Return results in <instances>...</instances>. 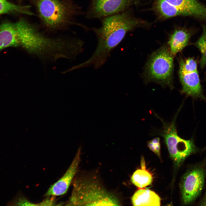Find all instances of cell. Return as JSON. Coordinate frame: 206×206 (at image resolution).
I'll return each mask as SVG.
<instances>
[{
  "mask_svg": "<svg viewBox=\"0 0 206 206\" xmlns=\"http://www.w3.org/2000/svg\"><path fill=\"white\" fill-rule=\"evenodd\" d=\"M144 23L127 10L102 18L101 26L92 29L97 39L96 49L88 59L80 64V67L92 66L96 69L100 67L127 33Z\"/></svg>",
  "mask_w": 206,
  "mask_h": 206,
  "instance_id": "cell-1",
  "label": "cell"
},
{
  "mask_svg": "<svg viewBox=\"0 0 206 206\" xmlns=\"http://www.w3.org/2000/svg\"><path fill=\"white\" fill-rule=\"evenodd\" d=\"M16 27L20 45L30 54L41 58L56 60L60 58H74L81 51L79 39L49 38L24 19L18 21Z\"/></svg>",
  "mask_w": 206,
  "mask_h": 206,
  "instance_id": "cell-2",
  "label": "cell"
},
{
  "mask_svg": "<svg viewBox=\"0 0 206 206\" xmlns=\"http://www.w3.org/2000/svg\"><path fill=\"white\" fill-rule=\"evenodd\" d=\"M68 205H119V201L96 181L78 179L74 181Z\"/></svg>",
  "mask_w": 206,
  "mask_h": 206,
  "instance_id": "cell-3",
  "label": "cell"
},
{
  "mask_svg": "<svg viewBox=\"0 0 206 206\" xmlns=\"http://www.w3.org/2000/svg\"><path fill=\"white\" fill-rule=\"evenodd\" d=\"M36 7L42 21L53 29L62 26L80 11L75 5L60 0H37Z\"/></svg>",
  "mask_w": 206,
  "mask_h": 206,
  "instance_id": "cell-4",
  "label": "cell"
},
{
  "mask_svg": "<svg viewBox=\"0 0 206 206\" xmlns=\"http://www.w3.org/2000/svg\"><path fill=\"white\" fill-rule=\"evenodd\" d=\"M174 57L166 45L154 52L146 66L145 75L148 80L172 89Z\"/></svg>",
  "mask_w": 206,
  "mask_h": 206,
  "instance_id": "cell-5",
  "label": "cell"
},
{
  "mask_svg": "<svg viewBox=\"0 0 206 206\" xmlns=\"http://www.w3.org/2000/svg\"><path fill=\"white\" fill-rule=\"evenodd\" d=\"M176 117L171 123L163 124L161 135L164 139L171 157L179 165L196 149L193 139L185 140L178 135L175 124Z\"/></svg>",
  "mask_w": 206,
  "mask_h": 206,
  "instance_id": "cell-6",
  "label": "cell"
},
{
  "mask_svg": "<svg viewBox=\"0 0 206 206\" xmlns=\"http://www.w3.org/2000/svg\"><path fill=\"white\" fill-rule=\"evenodd\" d=\"M206 170L201 165L191 167L184 175L181 183L182 199L185 205L194 201L203 188Z\"/></svg>",
  "mask_w": 206,
  "mask_h": 206,
  "instance_id": "cell-7",
  "label": "cell"
},
{
  "mask_svg": "<svg viewBox=\"0 0 206 206\" xmlns=\"http://www.w3.org/2000/svg\"><path fill=\"white\" fill-rule=\"evenodd\" d=\"M139 0H92L86 16L88 18L100 19L120 13Z\"/></svg>",
  "mask_w": 206,
  "mask_h": 206,
  "instance_id": "cell-8",
  "label": "cell"
},
{
  "mask_svg": "<svg viewBox=\"0 0 206 206\" xmlns=\"http://www.w3.org/2000/svg\"><path fill=\"white\" fill-rule=\"evenodd\" d=\"M179 74L182 86V93L195 98L206 101L203 93L197 69L188 71L179 70Z\"/></svg>",
  "mask_w": 206,
  "mask_h": 206,
  "instance_id": "cell-9",
  "label": "cell"
},
{
  "mask_svg": "<svg viewBox=\"0 0 206 206\" xmlns=\"http://www.w3.org/2000/svg\"><path fill=\"white\" fill-rule=\"evenodd\" d=\"M80 148L78 151L70 166L64 175L51 185L45 194L46 197L62 195L67 192L77 172L80 160Z\"/></svg>",
  "mask_w": 206,
  "mask_h": 206,
  "instance_id": "cell-10",
  "label": "cell"
},
{
  "mask_svg": "<svg viewBox=\"0 0 206 206\" xmlns=\"http://www.w3.org/2000/svg\"><path fill=\"white\" fill-rule=\"evenodd\" d=\"M192 34V32L185 28L175 30L168 42L169 50L174 57L188 45Z\"/></svg>",
  "mask_w": 206,
  "mask_h": 206,
  "instance_id": "cell-11",
  "label": "cell"
},
{
  "mask_svg": "<svg viewBox=\"0 0 206 206\" xmlns=\"http://www.w3.org/2000/svg\"><path fill=\"white\" fill-rule=\"evenodd\" d=\"M20 45L15 23L6 22L0 25V51L6 47Z\"/></svg>",
  "mask_w": 206,
  "mask_h": 206,
  "instance_id": "cell-12",
  "label": "cell"
},
{
  "mask_svg": "<svg viewBox=\"0 0 206 206\" xmlns=\"http://www.w3.org/2000/svg\"><path fill=\"white\" fill-rule=\"evenodd\" d=\"M134 206H160L161 199L154 191L150 190L139 188L131 199Z\"/></svg>",
  "mask_w": 206,
  "mask_h": 206,
  "instance_id": "cell-13",
  "label": "cell"
},
{
  "mask_svg": "<svg viewBox=\"0 0 206 206\" xmlns=\"http://www.w3.org/2000/svg\"><path fill=\"white\" fill-rule=\"evenodd\" d=\"M141 169L136 171L131 178L132 183L139 188H142L151 184L153 180L152 174L146 169L143 158L141 162Z\"/></svg>",
  "mask_w": 206,
  "mask_h": 206,
  "instance_id": "cell-14",
  "label": "cell"
},
{
  "mask_svg": "<svg viewBox=\"0 0 206 206\" xmlns=\"http://www.w3.org/2000/svg\"><path fill=\"white\" fill-rule=\"evenodd\" d=\"M154 7L158 13L164 18L182 16L179 9L164 0H154Z\"/></svg>",
  "mask_w": 206,
  "mask_h": 206,
  "instance_id": "cell-15",
  "label": "cell"
},
{
  "mask_svg": "<svg viewBox=\"0 0 206 206\" xmlns=\"http://www.w3.org/2000/svg\"><path fill=\"white\" fill-rule=\"evenodd\" d=\"M30 6H20L13 4L6 0H0V14L16 13L29 15H34Z\"/></svg>",
  "mask_w": 206,
  "mask_h": 206,
  "instance_id": "cell-16",
  "label": "cell"
},
{
  "mask_svg": "<svg viewBox=\"0 0 206 206\" xmlns=\"http://www.w3.org/2000/svg\"><path fill=\"white\" fill-rule=\"evenodd\" d=\"M202 33L201 35L195 43L201 52V57L200 60L201 68H204L206 65V26H202Z\"/></svg>",
  "mask_w": 206,
  "mask_h": 206,
  "instance_id": "cell-17",
  "label": "cell"
},
{
  "mask_svg": "<svg viewBox=\"0 0 206 206\" xmlns=\"http://www.w3.org/2000/svg\"><path fill=\"white\" fill-rule=\"evenodd\" d=\"M149 148L159 157H160L161 146L160 138L157 137L149 141L147 143Z\"/></svg>",
  "mask_w": 206,
  "mask_h": 206,
  "instance_id": "cell-18",
  "label": "cell"
},
{
  "mask_svg": "<svg viewBox=\"0 0 206 206\" xmlns=\"http://www.w3.org/2000/svg\"><path fill=\"white\" fill-rule=\"evenodd\" d=\"M9 204L14 205H38V203L36 204L31 203L23 197H17Z\"/></svg>",
  "mask_w": 206,
  "mask_h": 206,
  "instance_id": "cell-19",
  "label": "cell"
},
{
  "mask_svg": "<svg viewBox=\"0 0 206 206\" xmlns=\"http://www.w3.org/2000/svg\"><path fill=\"white\" fill-rule=\"evenodd\" d=\"M201 205L206 206V192L201 203Z\"/></svg>",
  "mask_w": 206,
  "mask_h": 206,
  "instance_id": "cell-20",
  "label": "cell"
}]
</instances>
